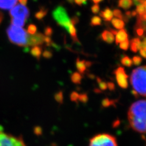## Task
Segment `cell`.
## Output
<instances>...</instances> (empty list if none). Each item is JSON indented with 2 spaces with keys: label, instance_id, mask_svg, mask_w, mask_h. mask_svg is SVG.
Returning <instances> with one entry per match:
<instances>
[{
  "label": "cell",
  "instance_id": "obj_3",
  "mask_svg": "<svg viewBox=\"0 0 146 146\" xmlns=\"http://www.w3.org/2000/svg\"><path fill=\"white\" fill-rule=\"evenodd\" d=\"M130 84L139 96L146 98V66L136 68L131 72Z\"/></svg>",
  "mask_w": 146,
  "mask_h": 146
},
{
  "label": "cell",
  "instance_id": "obj_34",
  "mask_svg": "<svg viewBox=\"0 0 146 146\" xmlns=\"http://www.w3.org/2000/svg\"><path fill=\"white\" fill-rule=\"evenodd\" d=\"M79 99L82 102H86L88 100V96L86 94H82L79 95Z\"/></svg>",
  "mask_w": 146,
  "mask_h": 146
},
{
  "label": "cell",
  "instance_id": "obj_5",
  "mask_svg": "<svg viewBox=\"0 0 146 146\" xmlns=\"http://www.w3.org/2000/svg\"><path fill=\"white\" fill-rule=\"evenodd\" d=\"M88 146H118L116 138L108 133L94 136L90 140Z\"/></svg>",
  "mask_w": 146,
  "mask_h": 146
},
{
  "label": "cell",
  "instance_id": "obj_37",
  "mask_svg": "<svg viewBox=\"0 0 146 146\" xmlns=\"http://www.w3.org/2000/svg\"><path fill=\"white\" fill-rule=\"evenodd\" d=\"M79 21V19L77 16H74L71 19V25H74V26L78 23Z\"/></svg>",
  "mask_w": 146,
  "mask_h": 146
},
{
  "label": "cell",
  "instance_id": "obj_28",
  "mask_svg": "<svg viewBox=\"0 0 146 146\" xmlns=\"http://www.w3.org/2000/svg\"><path fill=\"white\" fill-rule=\"evenodd\" d=\"M36 30H37V29H36V26L34 25H30L27 27L26 31L29 34H34L36 33Z\"/></svg>",
  "mask_w": 146,
  "mask_h": 146
},
{
  "label": "cell",
  "instance_id": "obj_1",
  "mask_svg": "<svg viewBox=\"0 0 146 146\" xmlns=\"http://www.w3.org/2000/svg\"><path fill=\"white\" fill-rule=\"evenodd\" d=\"M127 116L132 129L140 133H146V100H139L132 104Z\"/></svg>",
  "mask_w": 146,
  "mask_h": 146
},
{
  "label": "cell",
  "instance_id": "obj_51",
  "mask_svg": "<svg viewBox=\"0 0 146 146\" xmlns=\"http://www.w3.org/2000/svg\"><path fill=\"white\" fill-rule=\"evenodd\" d=\"M2 20H3V15H2V13L0 12V24H1Z\"/></svg>",
  "mask_w": 146,
  "mask_h": 146
},
{
  "label": "cell",
  "instance_id": "obj_17",
  "mask_svg": "<svg viewBox=\"0 0 146 146\" xmlns=\"http://www.w3.org/2000/svg\"><path fill=\"white\" fill-rule=\"evenodd\" d=\"M136 27H141L142 28L145 33H146V21L144 19L142 16H137V20L135 26Z\"/></svg>",
  "mask_w": 146,
  "mask_h": 146
},
{
  "label": "cell",
  "instance_id": "obj_23",
  "mask_svg": "<svg viewBox=\"0 0 146 146\" xmlns=\"http://www.w3.org/2000/svg\"><path fill=\"white\" fill-rule=\"evenodd\" d=\"M96 81L98 82V85H99V87L100 88V90H102V91H105L107 90V82H104L102 80L101 78H100L99 77H96Z\"/></svg>",
  "mask_w": 146,
  "mask_h": 146
},
{
  "label": "cell",
  "instance_id": "obj_21",
  "mask_svg": "<svg viewBox=\"0 0 146 146\" xmlns=\"http://www.w3.org/2000/svg\"><path fill=\"white\" fill-rule=\"evenodd\" d=\"M102 25V19L99 16H94L91 18L90 25L91 26H98Z\"/></svg>",
  "mask_w": 146,
  "mask_h": 146
},
{
  "label": "cell",
  "instance_id": "obj_52",
  "mask_svg": "<svg viewBox=\"0 0 146 146\" xmlns=\"http://www.w3.org/2000/svg\"><path fill=\"white\" fill-rule=\"evenodd\" d=\"M143 18H144V19L146 21V13H145V15H144L143 16Z\"/></svg>",
  "mask_w": 146,
  "mask_h": 146
},
{
  "label": "cell",
  "instance_id": "obj_32",
  "mask_svg": "<svg viewBox=\"0 0 146 146\" xmlns=\"http://www.w3.org/2000/svg\"><path fill=\"white\" fill-rule=\"evenodd\" d=\"M52 56V52L48 49H46L43 53V56L46 58H51Z\"/></svg>",
  "mask_w": 146,
  "mask_h": 146
},
{
  "label": "cell",
  "instance_id": "obj_11",
  "mask_svg": "<svg viewBox=\"0 0 146 146\" xmlns=\"http://www.w3.org/2000/svg\"><path fill=\"white\" fill-rule=\"evenodd\" d=\"M100 17H102L106 21H110L113 19V12L109 7H106L100 12Z\"/></svg>",
  "mask_w": 146,
  "mask_h": 146
},
{
  "label": "cell",
  "instance_id": "obj_54",
  "mask_svg": "<svg viewBox=\"0 0 146 146\" xmlns=\"http://www.w3.org/2000/svg\"><path fill=\"white\" fill-rule=\"evenodd\" d=\"M145 146H146V144H145Z\"/></svg>",
  "mask_w": 146,
  "mask_h": 146
},
{
  "label": "cell",
  "instance_id": "obj_20",
  "mask_svg": "<svg viewBox=\"0 0 146 146\" xmlns=\"http://www.w3.org/2000/svg\"><path fill=\"white\" fill-rule=\"evenodd\" d=\"M140 42H141V40L139 38H134L130 41V43H131L130 49H131V51H133L135 53L138 52V49H137V44H138Z\"/></svg>",
  "mask_w": 146,
  "mask_h": 146
},
{
  "label": "cell",
  "instance_id": "obj_14",
  "mask_svg": "<svg viewBox=\"0 0 146 146\" xmlns=\"http://www.w3.org/2000/svg\"><path fill=\"white\" fill-rule=\"evenodd\" d=\"M111 21L113 27L116 29L121 30L124 29V27L125 26V23H124V21L123 20H119L116 18H114L111 20Z\"/></svg>",
  "mask_w": 146,
  "mask_h": 146
},
{
  "label": "cell",
  "instance_id": "obj_18",
  "mask_svg": "<svg viewBox=\"0 0 146 146\" xmlns=\"http://www.w3.org/2000/svg\"><path fill=\"white\" fill-rule=\"evenodd\" d=\"M31 53L36 58L40 59L41 55L42 54V47L35 46V47L32 48L31 50Z\"/></svg>",
  "mask_w": 146,
  "mask_h": 146
},
{
  "label": "cell",
  "instance_id": "obj_13",
  "mask_svg": "<svg viewBox=\"0 0 146 146\" xmlns=\"http://www.w3.org/2000/svg\"><path fill=\"white\" fill-rule=\"evenodd\" d=\"M76 66L77 71L80 74H84L86 71V66L85 65V60H80V58H77L76 61Z\"/></svg>",
  "mask_w": 146,
  "mask_h": 146
},
{
  "label": "cell",
  "instance_id": "obj_33",
  "mask_svg": "<svg viewBox=\"0 0 146 146\" xmlns=\"http://www.w3.org/2000/svg\"><path fill=\"white\" fill-rule=\"evenodd\" d=\"M52 33H53V30L51 27L48 26L46 27L44 29V35L46 36H51Z\"/></svg>",
  "mask_w": 146,
  "mask_h": 146
},
{
  "label": "cell",
  "instance_id": "obj_12",
  "mask_svg": "<svg viewBox=\"0 0 146 146\" xmlns=\"http://www.w3.org/2000/svg\"><path fill=\"white\" fill-rule=\"evenodd\" d=\"M102 40L108 44H111L115 41V36L110 31L105 30L101 34Z\"/></svg>",
  "mask_w": 146,
  "mask_h": 146
},
{
  "label": "cell",
  "instance_id": "obj_53",
  "mask_svg": "<svg viewBox=\"0 0 146 146\" xmlns=\"http://www.w3.org/2000/svg\"><path fill=\"white\" fill-rule=\"evenodd\" d=\"M144 4H145V9H146V0H145V3H144Z\"/></svg>",
  "mask_w": 146,
  "mask_h": 146
},
{
  "label": "cell",
  "instance_id": "obj_39",
  "mask_svg": "<svg viewBox=\"0 0 146 146\" xmlns=\"http://www.w3.org/2000/svg\"><path fill=\"white\" fill-rule=\"evenodd\" d=\"M110 103H111V101L107 98L105 99L102 101V105H103V106H104V107L109 106L110 104Z\"/></svg>",
  "mask_w": 146,
  "mask_h": 146
},
{
  "label": "cell",
  "instance_id": "obj_45",
  "mask_svg": "<svg viewBox=\"0 0 146 146\" xmlns=\"http://www.w3.org/2000/svg\"><path fill=\"white\" fill-rule=\"evenodd\" d=\"M131 16H132V17H136V16H137V13H136V12L135 11H131Z\"/></svg>",
  "mask_w": 146,
  "mask_h": 146
},
{
  "label": "cell",
  "instance_id": "obj_29",
  "mask_svg": "<svg viewBox=\"0 0 146 146\" xmlns=\"http://www.w3.org/2000/svg\"><path fill=\"white\" fill-rule=\"evenodd\" d=\"M135 32L136 34L138 36H139V37H144L145 32L142 28H141V27H135Z\"/></svg>",
  "mask_w": 146,
  "mask_h": 146
},
{
  "label": "cell",
  "instance_id": "obj_47",
  "mask_svg": "<svg viewBox=\"0 0 146 146\" xmlns=\"http://www.w3.org/2000/svg\"><path fill=\"white\" fill-rule=\"evenodd\" d=\"M144 38L143 39V41L142 42L143 43V44L145 45V46L146 47V36H144V37H143Z\"/></svg>",
  "mask_w": 146,
  "mask_h": 146
},
{
  "label": "cell",
  "instance_id": "obj_31",
  "mask_svg": "<svg viewBox=\"0 0 146 146\" xmlns=\"http://www.w3.org/2000/svg\"><path fill=\"white\" fill-rule=\"evenodd\" d=\"M91 12H92L94 14H98V13H99L100 10V6L98 4H95L91 7Z\"/></svg>",
  "mask_w": 146,
  "mask_h": 146
},
{
  "label": "cell",
  "instance_id": "obj_8",
  "mask_svg": "<svg viewBox=\"0 0 146 146\" xmlns=\"http://www.w3.org/2000/svg\"><path fill=\"white\" fill-rule=\"evenodd\" d=\"M115 75L116 80L118 85L123 89H127L128 88V78L129 76L125 73L124 68L123 67H118L113 72Z\"/></svg>",
  "mask_w": 146,
  "mask_h": 146
},
{
  "label": "cell",
  "instance_id": "obj_38",
  "mask_svg": "<svg viewBox=\"0 0 146 146\" xmlns=\"http://www.w3.org/2000/svg\"><path fill=\"white\" fill-rule=\"evenodd\" d=\"M107 88H108L110 91H114L115 90V85L111 82H107Z\"/></svg>",
  "mask_w": 146,
  "mask_h": 146
},
{
  "label": "cell",
  "instance_id": "obj_15",
  "mask_svg": "<svg viewBox=\"0 0 146 146\" xmlns=\"http://www.w3.org/2000/svg\"><path fill=\"white\" fill-rule=\"evenodd\" d=\"M132 6H133V2L131 0H119L118 1V6L124 10H128Z\"/></svg>",
  "mask_w": 146,
  "mask_h": 146
},
{
  "label": "cell",
  "instance_id": "obj_26",
  "mask_svg": "<svg viewBox=\"0 0 146 146\" xmlns=\"http://www.w3.org/2000/svg\"><path fill=\"white\" fill-rule=\"evenodd\" d=\"M132 62L135 66H138L143 61V59L139 56H135L132 58Z\"/></svg>",
  "mask_w": 146,
  "mask_h": 146
},
{
  "label": "cell",
  "instance_id": "obj_30",
  "mask_svg": "<svg viewBox=\"0 0 146 146\" xmlns=\"http://www.w3.org/2000/svg\"><path fill=\"white\" fill-rule=\"evenodd\" d=\"M55 99H56V100L57 102L60 103H62L63 102V93L62 91H58V93H57L56 94H55Z\"/></svg>",
  "mask_w": 146,
  "mask_h": 146
},
{
  "label": "cell",
  "instance_id": "obj_50",
  "mask_svg": "<svg viewBox=\"0 0 146 146\" xmlns=\"http://www.w3.org/2000/svg\"><path fill=\"white\" fill-rule=\"evenodd\" d=\"M94 92H96V93H101V90H100L99 89H95L94 90Z\"/></svg>",
  "mask_w": 146,
  "mask_h": 146
},
{
  "label": "cell",
  "instance_id": "obj_42",
  "mask_svg": "<svg viewBox=\"0 0 146 146\" xmlns=\"http://www.w3.org/2000/svg\"><path fill=\"white\" fill-rule=\"evenodd\" d=\"M85 65H86V68H90V67H91V66H92L93 63L91 62H90V61H86V60H85Z\"/></svg>",
  "mask_w": 146,
  "mask_h": 146
},
{
  "label": "cell",
  "instance_id": "obj_27",
  "mask_svg": "<svg viewBox=\"0 0 146 146\" xmlns=\"http://www.w3.org/2000/svg\"><path fill=\"white\" fill-rule=\"evenodd\" d=\"M113 14L116 18H118V19L122 20L123 15H122V12L121 11V10H119V9H115V10H114L113 12Z\"/></svg>",
  "mask_w": 146,
  "mask_h": 146
},
{
  "label": "cell",
  "instance_id": "obj_44",
  "mask_svg": "<svg viewBox=\"0 0 146 146\" xmlns=\"http://www.w3.org/2000/svg\"><path fill=\"white\" fill-rule=\"evenodd\" d=\"M131 94H133V95L134 96H135V98H138L139 96L138 95V94L136 92V91H134L133 90L131 91Z\"/></svg>",
  "mask_w": 146,
  "mask_h": 146
},
{
  "label": "cell",
  "instance_id": "obj_9",
  "mask_svg": "<svg viewBox=\"0 0 146 146\" xmlns=\"http://www.w3.org/2000/svg\"><path fill=\"white\" fill-rule=\"evenodd\" d=\"M18 0H0V9L11 10L18 3Z\"/></svg>",
  "mask_w": 146,
  "mask_h": 146
},
{
  "label": "cell",
  "instance_id": "obj_19",
  "mask_svg": "<svg viewBox=\"0 0 146 146\" xmlns=\"http://www.w3.org/2000/svg\"><path fill=\"white\" fill-rule=\"evenodd\" d=\"M121 62L122 65L129 68L131 67L132 65H133V62H132L131 59L129 56H125V55L121 58Z\"/></svg>",
  "mask_w": 146,
  "mask_h": 146
},
{
  "label": "cell",
  "instance_id": "obj_22",
  "mask_svg": "<svg viewBox=\"0 0 146 146\" xmlns=\"http://www.w3.org/2000/svg\"><path fill=\"white\" fill-rule=\"evenodd\" d=\"M137 13V14H138L139 16H143L146 13V9H145V6L144 3V4H141L140 5L136 7V11Z\"/></svg>",
  "mask_w": 146,
  "mask_h": 146
},
{
  "label": "cell",
  "instance_id": "obj_10",
  "mask_svg": "<svg viewBox=\"0 0 146 146\" xmlns=\"http://www.w3.org/2000/svg\"><path fill=\"white\" fill-rule=\"evenodd\" d=\"M129 38V35L127 33V31L124 29H121L116 34V39H115V42L116 44H119L123 42H125V41L128 40Z\"/></svg>",
  "mask_w": 146,
  "mask_h": 146
},
{
  "label": "cell",
  "instance_id": "obj_7",
  "mask_svg": "<svg viewBox=\"0 0 146 146\" xmlns=\"http://www.w3.org/2000/svg\"><path fill=\"white\" fill-rule=\"evenodd\" d=\"M0 146H26L20 137L13 136L0 130Z\"/></svg>",
  "mask_w": 146,
  "mask_h": 146
},
{
  "label": "cell",
  "instance_id": "obj_49",
  "mask_svg": "<svg viewBox=\"0 0 146 146\" xmlns=\"http://www.w3.org/2000/svg\"><path fill=\"white\" fill-rule=\"evenodd\" d=\"M66 1L69 3L70 4H74V0H66Z\"/></svg>",
  "mask_w": 146,
  "mask_h": 146
},
{
  "label": "cell",
  "instance_id": "obj_25",
  "mask_svg": "<svg viewBox=\"0 0 146 146\" xmlns=\"http://www.w3.org/2000/svg\"><path fill=\"white\" fill-rule=\"evenodd\" d=\"M130 41L127 40L119 44V48L122 50H124V51H127L130 46Z\"/></svg>",
  "mask_w": 146,
  "mask_h": 146
},
{
  "label": "cell",
  "instance_id": "obj_16",
  "mask_svg": "<svg viewBox=\"0 0 146 146\" xmlns=\"http://www.w3.org/2000/svg\"><path fill=\"white\" fill-rule=\"evenodd\" d=\"M83 77L78 72H74L71 75V80L74 84H80Z\"/></svg>",
  "mask_w": 146,
  "mask_h": 146
},
{
  "label": "cell",
  "instance_id": "obj_36",
  "mask_svg": "<svg viewBox=\"0 0 146 146\" xmlns=\"http://www.w3.org/2000/svg\"><path fill=\"white\" fill-rule=\"evenodd\" d=\"M74 3L77 4L78 6H82V5H85L87 3V0H74Z\"/></svg>",
  "mask_w": 146,
  "mask_h": 146
},
{
  "label": "cell",
  "instance_id": "obj_41",
  "mask_svg": "<svg viewBox=\"0 0 146 146\" xmlns=\"http://www.w3.org/2000/svg\"><path fill=\"white\" fill-rule=\"evenodd\" d=\"M124 16H125L127 18H129V19L130 20V18L132 17V16H131V12L130 11H127V12H125Z\"/></svg>",
  "mask_w": 146,
  "mask_h": 146
},
{
  "label": "cell",
  "instance_id": "obj_35",
  "mask_svg": "<svg viewBox=\"0 0 146 146\" xmlns=\"http://www.w3.org/2000/svg\"><path fill=\"white\" fill-rule=\"evenodd\" d=\"M79 94L77 92H75V91H74V92H72L71 94V99L72 101H76V100L79 99Z\"/></svg>",
  "mask_w": 146,
  "mask_h": 146
},
{
  "label": "cell",
  "instance_id": "obj_6",
  "mask_svg": "<svg viewBox=\"0 0 146 146\" xmlns=\"http://www.w3.org/2000/svg\"><path fill=\"white\" fill-rule=\"evenodd\" d=\"M52 17L57 22L58 25L63 27L66 31L71 25V19H70L65 8L62 6H58L52 12Z\"/></svg>",
  "mask_w": 146,
  "mask_h": 146
},
{
  "label": "cell",
  "instance_id": "obj_40",
  "mask_svg": "<svg viewBox=\"0 0 146 146\" xmlns=\"http://www.w3.org/2000/svg\"><path fill=\"white\" fill-rule=\"evenodd\" d=\"M139 54L143 58L146 59V48L139 50Z\"/></svg>",
  "mask_w": 146,
  "mask_h": 146
},
{
  "label": "cell",
  "instance_id": "obj_2",
  "mask_svg": "<svg viewBox=\"0 0 146 146\" xmlns=\"http://www.w3.org/2000/svg\"><path fill=\"white\" fill-rule=\"evenodd\" d=\"M27 0H18V3L10 11L11 25L23 27L29 16V9L26 6Z\"/></svg>",
  "mask_w": 146,
  "mask_h": 146
},
{
  "label": "cell",
  "instance_id": "obj_46",
  "mask_svg": "<svg viewBox=\"0 0 146 146\" xmlns=\"http://www.w3.org/2000/svg\"><path fill=\"white\" fill-rule=\"evenodd\" d=\"M110 32L113 35H116V34L117 33V31H116V30H114V29H110Z\"/></svg>",
  "mask_w": 146,
  "mask_h": 146
},
{
  "label": "cell",
  "instance_id": "obj_48",
  "mask_svg": "<svg viewBox=\"0 0 146 146\" xmlns=\"http://www.w3.org/2000/svg\"><path fill=\"white\" fill-rule=\"evenodd\" d=\"M92 1H93L95 4H98L99 3L102 1L103 0H92Z\"/></svg>",
  "mask_w": 146,
  "mask_h": 146
},
{
  "label": "cell",
  "instance_id": "obj_43",
  "mask_svg": "<svg viewBox=\"0 0 146 146\" xmlns=\"http://www.w3.org/2000/svg\"><path fill=\"white\" fill-rule=\"evenodd\" d=\"M87 76L91 79H94L96 78L95 75L91 74V73H88V74H87Z\"/></svg>",
  "mask_w": 146,
  "mask_h": 146
},
{
  "label": "cell",
  "instance_id": "obj_4",
  "mask_svg": "<svg viewBox=\"0 0 146 146\" xmlns=\"http://www.w3.org/2000/svg\"><path fill=\"white\" fill-rule=\"evenodd\" d=\"M7 35L10 42L18 46L27 47L29 34L21 27L11 25L7 29Z\"/></svg>",
  "mask_w": 146,
  "mask_h": 146
},
{
  "label": "cell",
  "instance_id": "obj_24",
  "mask_svg": "<svg viewBox=\"0 0 146 146\" xmlns=\"http://www.w3.org/2000/svg\"><path fill=\"white\" fill-rule=\"evenodd\" d=\"M47 13H48V11L46 10V9H42V10H41L36 13L35 16L37 19L41 20V19H42L44 17H45V15L47 14Z\"/></svg>",
  "mask_w": 146,
  "mask_h": 146
}]
</instances>
